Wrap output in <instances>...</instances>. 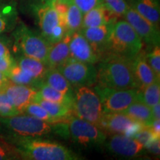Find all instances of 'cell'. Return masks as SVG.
<instances>
[{"instance_id":"cell-1","label":"cell","mask_w":160,"mask_h":160,"mask_svg":"<svg viewBox=\"0 0 160 160\" xmlns=\"http://www.w3.org/2000/svg\"><path fill=\"white\" fill-rule=\"evenodd\" d=\"M17 149L23 159L77 160L81 158L62 144L43 139L42 137H22L6 135L2 137Z\"/></svg>"},{"instance_id":"cell-2","label":"cell","mask_w":160,"mask_h":160,"mask_svg":"<svg viewBox=\"0 0 160 160\" xmlns=\"http://www.w3.org/2000/svg\"><path fill=\"white\" fill-rule=\"evenodd\" d=\"M132 60L114 54L103 55L99 61L96 85L113 89L139 88Z\"/></svg>"},{"instance_id":"cell-3","label":"cell","mask_w":160,"mask_h":160,"mask_svg":"<svg viewBox=\"0 0 160 160\" xmlns=\"http://www.w3.org/2000/svg\"><path fill=\"white\" fill-rule=\"evenodd\" d=\"M143 44L138 33L125 19L117 20L113 24L103 55L114 54L133 59L142 51Z\"/></svg>"},{"instance_id":"cell-4","label":"cell","mask_w":160,"mask_h":160,"mask_svg":"<svg viewBox=\"0 0 160 160\" xmlns=\"http://www.w3.org/2000/svg\"><path fill=\"white\" fill-rule=\"evenodd\" d=\"M0 124L6 135L22 137H43L51 134L56 130V124L48 123L24 113L0 117Z\"/></svg>"},{"instance_id":"cell-5","label":"cell","mask_w":160,"mask_h":160,"mask_svg":"<svg viewBox=\"0 0 160 160\" xmlns=\"http://www.w3.org/2000/svg\"><path fill=\"white\" fill-rule=\"evenodd\" d=\"M12 31L13 45L17 51L21 54L34 58L46 64L51 45L41 33L30 28L22 21H18Z\"/></svg>"},{"instance_id":"cell-6","label":"cell","mask_w":160,"mask_h":160,"mask_svg":"<svg viewBox=\"0 0 160 160\" xmlns=\"http://www.w3.org/2000/svg\"><path fill=\"white\" fill-rule=\"evenodd\" d=\"M72 111L76 117L98 125L103 111L99 97L94 89L88 86L74 88Z\"/></svg>"},{"instance_id":"cell-7","label":"cell","mask_w":160,"mask_h":160,"mask_svg":"<svg viewBox=\"0 0 160 160\" xmlns=\"http://www.w3.org/2000/svg\"><path fill=\"white\" fill-rule=\"evenodd\" d=\"M67 135L73 142L84 148L103 145L107 134L94 124L72 115L67 120Z\"/></svg>"},{"instance_id":"cell-8","label":"cell","mask_w":160,"mask_h":160,"mask_svg":"<svg viewBox=\"0 0 160 160\" xmlns=\"http://www.w3.org/2000/svg\"><path fill=\"white\" fill-rule=\"evenodd\" d=\"M93 88L99 96L103 113L122 112L132 103L139 101V89H113L97 85Z\"/></svg>"},{"instance_id":"cell-9","label":"cell","mask_w":160,"mask_h":160,"mask_svg":"<svg viewBox=\"0 0 160 160\" xmlns=\"http://www.w3.org/2000/svg\"><path fill=\"white\" fill-rule=\"evenodd\" d=\"M28 8L37 21L39 33L48 42L53 30L63 23L55 8L53 0H29Z\"/></svg>"},{"instance_id":"cell-10","label":"cell","mask_w":160,"mask_h":160,"mask_svg":"<svg viewBox=\"0 0 160 160\" xmlns=\"http://www.w3.org/2000/svg\"><path fill=\"white\" fill-rule=\"evenodd\" d=\"M69 82L72 87L95 85L97 81V69L94 65L82 62L70 57L57 68Z\"/></svg>"},{"instance_id":"cell-11","label":"cell","mask_w":160,"mask_h":160,"mask_svg":"<svg viewBox=\"0 0 160 160\" xmlns=\"http://www.w3.org/2000/svg\"><path fill=\"white\" fill-rule=\"evenodd\" d=\"M97 126L106 134H123L133 137L145 125L122 112H117L103 113Z\"/></svg>"},{"instance_id":"cell-12","label":"cell","mask_w":160,"mask_h":160,"mask_svg":"<svg viewBox=\"0 0 160 160\" xmlns=\"http://www.w3.org/2000/svg\"><path fill=\"white\" fill-rule=\"evenodd\" d=\"M105 149L116 157L132 159L143 154L145 146L134 138L123 134H113L106 139Z\"/></svg>"},{"instance_id":"cell-13","label":"cell","mask_w":160,"mask_h":160,"mask_svg":"<svg viewBox=\"0 0 160 160\" xmlns=\"http://www.w3.org/2000/svg\"><path fill=\"white\" fill-rule=\"evenodd\" d=\"M123 17L133 27L144 43L150 47L159 45V28L151 22L142 17L131 7L126 11Z\"/></svg>"},{"instance_id":"cell-14","label":"cell","mask_w":160,"mask_h":160,"mask_svg":"<svg viewBox=\"0 0 160 160\" xmlns=\"http://www.w3.org/2000/svg\"><path fill=\"white\" fill-rule=\"evenodd\" d=\"M2 90L19 113H24L26 108L34 102L38 93L35 88L14 83L10 80H8Z\"/></svg>"},{"instance_id":"cell-15","label":"cell","mask_w":160,"mask_h":160,"mask_svg":"<svg viewBox=\"0 0 160 160\" xmlns=\"http://www.w3.org/2000/svg\"><path fill=\"white\" fill-rule=\"evenodd\" d=\"M70 57L82 62L95 65L99 57L80 31L72 33L69 42Z\"/></svg>"},{"instance_id":"cell-16","label":"cell","mask_w":160,"mask_h":160,"mask_svg":"<svg viewBox=\"0 0 160 160\" xmlns=\"http://www.w3.org/2000/svg\"><path fill=\"white\" fill-rule=\"evenodd\" d=\"M53 5L68 33L72 34L81 29L83 13L72 0H53Z\"/></svg>"},{"instance_id":"cell-17","label":"cell","mask_w":160,"mask_h":160,"mask_svg":"<svg viewBox=\"0 0 160 160\" xmlns=\"http://www.w3.org/2000/svg\"><path fill=\"white\" fill-rule=\"evenodd\" d=\"M114 23L115 22L79 30L93 47L97 54L99 56V60L103 55L105 45L108 42Z\"/></svg>"},{"instance_id":"cell-18","label":"cell","mask_w":160,"mask_h":160,"mask_svg":"<svg viewBox=\"0 0 160 160\" xmlns=\"http://www.w3.org/2000/svg\"><path fill=\"white\" fill-rule=\"evenodd\" d=\"M133 73L137 80L139 88L151 85L157 81H159L154 71L148 62L145 52L141 51L132 60Z\"/></svg>"},{"instance_id":"cell-19","label":"cell","mask_w":160,"mask_h":160,"mask_svg":"<svg viewBox=\"0 0 160 160\" xmlns=\"http://www.w3.org/2000/svg\"><path fill=\"white\" fill-rule=\"evenodd\" d=\"M71 35V33H67L62 39L50 46L46 61L48 68H58L69 59V42Z\"/></svg>"},{"instance_id":"cell-20","label":"cell","mask_w":160,"mask_h":160,"mask_svg":"<svg viewBox=\"0 0 160 160\" xmlns=\"http://www.w3.org/2000/svg\"><path fill=\"white\" fill-rule=\"evenodd\" d=\"M19 21L16 0H0V34L12 31Z\"/></svg>"},{"instance_id":"cell-21","label":"cell","mask_w":160,"mask_h":160,"mask_svg":"<svg viewBox=\"0 0 160 160\" xmlns=\"http://www.w3.org/2000/svg\"><path fill=\"white\" fill-rule=\"evenodd\" d=\"M117 16L109 11L103 4H101L84 13L81 29L114 22L117 20Z\"/></svg>"},{"instance_id":"cell-22","label":"cell","mask_w":160,"mask_h":160,"mask_svg":"<svg viewBox=\"0 0 160 160\" xmlns=\"http://www.w3.org/2000/svg\"><path fill=\"white\" fill-rule=\"evenodd\" d=\"M131 8L159 28V4L157 0H126Z\"/></svg>"},{"instance_id":"cell-23","label":"cell","mask_w":160,"mask_h":160,"mask_svg":"<svg viewBox=\"0 0 160 160\" xmlns=\"http://www.w3.org/2000/svg\"><path fill=\"white\" fill-rule=\"evenodd\" d=\"M15 62L21 68L23 71L28 73L36 79L42 81L48 67L45 63L34 58L26 57L20 54L14 58Z\"/></svg>"},{"instance_id":"cell-24","label":"cell","mask_w":160,"mask_h":160,"mask_svg":"<svg viewBox=\"0 0 160 160\" xmlns=\"http://www.w3.org/2000/svg\"><path fill=\"white\" fill-rule=\"evenodd\" d=\"M42 82L64 94L73 98L74 88L57 68H48Z\"/></svg>"},{"instance_id":"cell-25","label":"cell","mask_w":160,"mask_h":160,"mask_svg":"<svg viewBox=\"0 0 160 160\" xmlns=\"http://www.w3.org/2000/svg\"><path fill=\"white\" fill-rule=\"evenodd\" d=\"M122 113L145 126H150L154 120L151 108L140 101H136Z\"/></svg>"},{"instance_id":"cell-26","label":"cell","mask_w":160,"mask_h":160,"mask_svg":"<svg viewBox=\"0 0 160 160\" xmlns=\"http://www.w3.org/2000/svg\"><path fill=\"white\" fill-rule=\"evenodd\" d=\"M34 102L39 104L48 111V113L59 121H65L73 115L71 106L65 105L64 103L48 101L38 96L36 97Z\"/></svg>"},{"instance_id":"cell-27","label":"cell","mask_w":160,"mask_h":160,"mask_svg":"<svg viewBox=\"0 0 160 160\" xmlns=\"http://www.w3.org/2000/svg\"><path fill=\"white\" fill-rule=\"evenodd\" d=\"M7 77L8 80L13 82L20 84V85L31 86V87L35 88L37 90L41 83L42 82V81L36 79L35 78L26 73L16 62L10 69L7 74Z\"/></svg>"},{"instance_id":"cell-28","label":"cell","mask_w":160,"mask_h":160,"mask_svg":"<svg viewBox=\"0 0 160 160\" xmlns=\"http://www.w3.org/2000/svg\"><path fill=\"white\" fill-rule=\"evenodd\" d=\"M37 96L48 101L64 103L72 107L73 98L58 91L57 90L53 88L51 86L46 85L43 82L38 88Z\"/></svg>"},{"instance_id":"cell-29","label":"cell","mask_w":160,"mask_h":160,"mask_svg":"<svg viewBox=\"0 0 160 160\" xmlns=\"http://www.w3.org/2000/svg\"><path fill=\"white\" fill-rule=\"evenodd\" d=\"M160 81L148 85L139 89V101L146 104L149 107H153L160 102Z\"/></svg>"},{"instance_id":"cell-30","label":"cell","mask_w":160,"mask_h":160,"mask_svg":"<svg viewBox=\"0 0 160 160\" xmlns=\"http://www.w3.org/2000/svg\"><path fill=\"white\" fill-rule=\"evenodd\" d=\"M24 113H27V114L33 116V117L37 118V119L51 124H56L60 122H62L59 121V120L52 117L49 113H48V111L43 107H42L39 104L35 102H31L26 108L25 111H24Z\"/></svg>"},{"instance_id":"cell-31","label":"cell","mask_w":160,"mask_h":160,"mask_svg":"<svg viewBox=\"0 0 160 160\" xmlns=\"http://www.w3.org/2000/svg\"><path fill=\"white\" fill-rule=\"evenodd\" d=\"M21 159L13 145L2 137H0V160H11Z\"/></svg>"},{"instance_id":"cell-32","label":"cell","mask_w":160,"mask_h":160,"mask_svg":"<svg viewBox=\"0 0 160 160\" xmlns=\"http://www.w3.org/2000/svg\"><path fill=\"white\" fill-rule=\"evenodd\" d=\"M102 4L117 17H123L130 8L126 0H102Z\"/></svg>"},{"instance_id":"cell-33","label":"cell","mask_w":160,"mask_h":160,"mask_svg":"<svg viewBox=\"0 0 160 160\" xmlns=\"http://www.w3.org/2000/svg\"><path fill=\"white\" fill-rule=\"evenodd\" d=\"M19 113L2 88L0 89V117H9Z\"/></svg>"},{"instance_id":"cell-34","label":"cell","mask_w":160,"mask_h":160,"mask_svg":"<svg viewBox=\"0 0 160 160\" xmlns=\"http://www.w3.org/2000/svg\"><path fill=\"white\" fill-rule=\"evenodd\" d=\"M147 61L158 79H160V48L159 45L152 47L150 53L146 54Z\"/></svg>"},{"instance_id":"cell-35","label":"cell","mask_w":160,"mask_h":160,"mask_svg":"<svg viewBox=\"0 0 160 160\" xmlns=\"http://www.w3.org/2000/svg\"><path fill=\"white\" fill-rule=\"evenodd\" d=\"M132 138H134L135 139L138 140L139 142H141L145 146V148L148 145H149L151 142L154 141L155 139H160L154 134V133L149 126H144L137 133H136Z\"/></svg>"},{"instance_id":"cell-36","label":"cell","mask_w":160,"mask_h":160,"mask_svg":"<svg viewBox=\"0 0 160 160\" xmlns=\"http://www.w3.org/2000/svg\"><path fill=\"white\" fill-rule=\"evenodd\" d=\"M72 1L83 14L87 13L90 10L102 4V0H72Z\"/></svg>"},{"instance_id":"cell-37","label":"cell","mask_w":160,"mask_h":160,"mask_svg":"<svg viewBox=\"0 0 160 160\" xmlns=\"http://www.w3.org/2000/svg\"><path fill=\"white\" fill-rule=\"evenodd\" d=\"M11 40L5 36L0 34V56L8 58H14L11 53L10 44Z\"/></svg>"},{"instance_id":"cell-38","label":"cell","mask_w":160,"mask_h":160,"mask_svg":"<svg viewBox=\"0 0 160 160\" xmlns=\"http://www.w3.org/2000/svg\"><path fill=\"white\" fill-rule=\"evenodd\" d=\"M14 58H8L0 56V71L7 76L8 73L11 68V67L14 65Z\"/></svg>"},{"instance_id":"cell-39","label":"cell","mask_w":160,"mask_h":160,"mask_svg":"<svg viewBox=\"0 0 160 160\" xmlns=\"http://www.w3.org/2000/svg\"><path fill=\"white\" fill-rule=\"evenodd\" d=\"M145 148L151 152L152 153L155 155L159 154V139H155L154 141L151 142L149 145L145 147Z\"/></svg>"},{"instance_id":"cell-40","label":"cell","mask_w":160,"mask_h":160,"mask_svg":"<svg viewBox=\"0 0 160 160\" xmlns=\"http://www.w3.org/2000/svg\"><path fill=\"white\" fill-rule=\"evenodd\" d=\"M151 129L153 131L154 134L158 138H160V122L158 119H154L151 125L149 126Z\"/></svg>"},{"instance_id":"cell-41","label":"cell","mask_w":160,"mask_h":160,"mask_svg":"<svg viewBox=\"0 0 160 160\" xmlns=\"http://www.w3.org/2000/svg\"><path fill=\"white\" fill-rule=\"evenodd\" d=\"M152 113H153V116L154 119L159 120L160 119V102H158L151 107Z\"/></svg>"},{"instance_id":"cell-42","label":"cell","mask_w":160,"mask_h":160,"mask_svg":"<svg viewBox=\"0 0 160 160\" xmlns=\"http://www.w3.org/2000/svg\"><path fill=\"white\" fill-rule=\"evenodd\" d=\"M7 76H6L5 73H3L2 72L0 71V89H2L4 87V85H5L6 82H8Z\"/></svg>"}]
</instances>
